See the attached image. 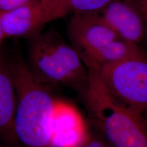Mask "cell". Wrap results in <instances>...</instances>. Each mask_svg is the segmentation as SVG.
<instances>
[{"label":"cell","mask_w":147,"mask_h":147,"mask_svg":"<svg viewBox=\"0 0 147 147\" xmlns=\"http://www.w3.org/2000/svg\"><path fill=\"white\" fill-rule=\"evenodd\" d=\"M16 94L11 74L0 67V137L8 147H19L14 129Z\"/></svg>","instance_id":"9"},{"label":"cell","mask_w":147,"mask_h":147,"mask_svg":"<svg viewBox=\"0 0 147 147\" xmlns=\"http://www.w3.org/2000/svg\"><path fill=\"white\" fill-rule=\"evenodd\" d=\"M0 147H3V146H1V144H0Z\"/></svg>","instance_id":"17"},{"label":"cell","mask_w":147,"mask_h":147,"mask_svg":"<svg viewBox=\"0 0 147 147\" xmlns=\"http://www.w3.org/2000/svg\"><path fill=\"white\" fill-rule=\"evenodd\" d=\"M79 147H113L98 130L90 131L87 138Z\"/></svg>","instance_id":"12"},{"label":"cell","mask_w":147,"mask_h":147,"mask_svg":"<svg viewBox=\"0 0 147 147\" xmlns=\"http://www.w3.org/2000/svg\"><path fill=\"white\" fill-rule=\"evenodd\" d=\"M140 3L141 6L144 11V13L146 16V21H147V0H138Z\"/></svg>","instance_id":"15"},{"label":"cell","mask_w":147,"mask_h":147,"mask_svg":"<svg viewBox=\"0 0 147 147\" xmlns=\"http://www.w3.org/2000/svg\"><path fill=\"white\" fill-rule=\"evenodd\" d=\"M118 36L134 44L147 40V21L138 0H115L100 12Z\"/></svg>","instance_id":"6"},{"label":"cell","mask_w":147,"mask_h":147,"mask_svg":"<svg viewBox=\"0 0 147 147\" xmlns=\"http://www.w3.org/2000/svg\"><path fill=\"white\" fill-rule=\"evenodd\" d=\"M67 31L71 45L81 58L119 38L100 12L73 14Z\"/></svg>","instance_id":"5"},{"label":"cell","mask_w":147,"mask_h":147,"mask_svg":"<svg viewBox=\"0 0 147 147\" xmlns=\"http://www.w3.org/2000/svg\"><path fill=\"white\" fill-rule=\"evenodd\" d=\"M4 39H5V37L3 31L2 23H1V11H0V47H1V44Z\"/></svg>","instance_id":"14"},{"label":"cell","mask_w":147,"mask_h":147,"mask_svg":"<svg viewBox=\"0 0 147 147\" xmlns=\"http://www.w3.org/2000/svg\"><path fill=\"white\" fill-rule=\"evenodd\" d=\"M28 68L41 84H61L84 96L89 70L81 57L54 29L31 37Z\"/></svg>","instance_id":"2"},{"label":"cell","mask_w":147,"mask_h":147,"mask_svg":"<svg viewBox=\"0 0 147 147\" xmlns=\"http://www.w3.org/2000/svg\"><path fill=\"white\" fill-rule=\"evenodd\" d=\"M3 66V63H2V61L1 59V57H0V67Z\"/></svg>","instance_id":"16"},{"label":"cell","mask_w":147,"mask_h":147,"mask_svg":"<svg viewBox=\"0 0 147 147\" xmlns=\"http://www.w3.org/2000/svg\"><path fill=\"white\" fill-rule=\"evenodd\" d=\"M88 70L89 84L84 97L95 129L113 147H147V121L113 97L97 69Z\"/></svg>","instance_id":"1"},{"label":"cell","mask_w":147,"mask_h":147,"mask_svg":"<svg viewBox=\"0 0 147 147\" xmlns=\"http://www.w3.org/2000/svg\"><path fill=\"white\" fill-rule=\"evenodd\" d=\"M34 0H0V11H10ZM47 1V0H42Z\"/></svg>","instance_id":"13"},{"label":"cell","mask_w":147,"mask_h":147,"mask_svg":"<svg viewBox=\"0 0 147 147\" xmlns=\"http://www.w3.org/2000/svg\"><path fill=\"white\" fill-rule=\"evenodd\" d=\"M46 1L34 0L10 11H1L5 38L31 37L42 32Z\"/></svg>","instance_id":"8"},{"label":"cell","mask_w":147,"mask_h":147,"mask_svg":"<svg viewBox=\"0 0 147 147\" xmlns=\"http://www.w3.org/2000/svg\"><path fill=\"white\" fill-rule=\"evenodd\" d=\"M145 55L136 44L117 38L98 50L84 55L82 59L87 68L100 69L104 66Z\"/></svg>","instance_id":"10"},{"label":"cell","mask_w":147,"mask_h":147,"mask_svg":"<svg viewBox=\"0 0 147 147\" xmlns=\"http://www.w3.org/2000/svg\"><path fill=\"white\" fill-rule=\"evenodd\" d=\"M115 0H47L45 2L43 24L69 14L86 12H101Z\"/></svg>","instance_id":"11"},{"label":"cell","mask_w":147,"mask_h":147,"mask_svg":"<svg viewBox=\"0 0 147 147\" xmlns=\"http://www.w3.org/2000/svg\"><path fill=\"white\" fill-rule=\"evenodd\" d=\"M10 74L17 101L14 129L19 147H55L51 128L55 99L27 64L18 62Z\"/></svg>","instance_id":"3"},{"label":"cell","mask_w":147,"mask_h":147,"mask_svg":"<svg viewBox=\"0 0 147 147\" xmlns=\"http://www.w3.org/2000/svg\"><path fill=\"white\" fill-rule=\"evenodd\" d=\"M97 69L113 97L147 121L146 55Z\"/></svg>","instance_id":"4"},{"label":"cell","mask_w":147,"mask_h":147,"mask_svg":"<svg viewBox=\"0 0 147 147\" xmlns=\"http://www.w3.org/2000/svg\"><path fill=\"white\" fill-rule=\"evenodd\" d=\"M51 135L55 147H79L89 134L83 117L76 107L55 100L51 121Z\"/></svg>","instance_id":"7"}]
</instances>
